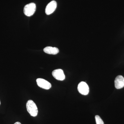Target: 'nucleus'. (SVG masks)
<instances>
[{
    "mask_svg": "<svg viewBox=\"0 0 124 124\" xmlns=\"http://www.w3.org/2000/svg\"><path fill=\"white\" fill-rule=\"evenodd\" d=\"M36 10V5L32 2L26 5L23 9V12L25 15L30 17L33 15Z\"/></svg>",
    "mask_w": 124,
    "mask_h": 124,
    "instance_id": "nucleus-2",
    "label": "nucleus"
},
{
    "mask_svg": "<svg viewBox=\"0 0 124 124\" xmlns=\"http://www.w3.org/2000/svg\"><path fill=\"white\" fill-rule=\"evenodd\" d=\"M95 119L97 124H104L103 121L99 116L98 115L95 116Z\"/></svg>",
    "mask_w": 124,
    "mask_h": 124,
    "instance_id": "nucleus-9",
    "label": "nucleus"
},
{
    "mask_svg": "<svg viewBox=\"0 0 124 124\" xmlns=\"http://www.w3.org/2000/svg\"></svg>",
    "mask_w": 124,
    "mask_h": 124,
    "instance_id": "nucleus-11",
    "label": "nucleus"
},
{
    "mask_svg": "<svg viewBox=\"0 0 124 124\" xmlns=\"http://www.w3.org/2000/svg\"><path fill=\"white\" fill-rule=\"evenodd\" d=\"M44 51L46 53L54 55L57 54L59 52V50L58 48L50 46L45 47L44 49Z\"/></svg>",
    "mask_w": 124,
    "mask_h": 124,
    "instance_id": "nucleus-8",
    "label": "nucleus"
},
{
    "mask_svg": "<svg viewBox=\"0 0 124 124\" xmlns=\"http://www.w3.org/2000/svg\"><path fill=\"white\" fill-rule=\"evenodd\" d=\"M78 90L80 93L84 95H87L89 91L88 85L86 82L84 81L80 82L78 86Z\"/></svg>",
    "mask_w": 124,
    "mask_h": 124,
    "instance_id": "nucleus-3",
    "label": "nucleus"
},
{
    "mask_svg": "<svg viewBox=\"0 0 124 124\" xmlns=\"http://www.w3.org/2000/svg\"><path fill=\"white\" fill-rule=\"evenodd\" d=\"M36 82L38 86L42 89L48 90L51 88V84L44 79L38 78L36 80Z\"/></svg>",
    "mask_w": 124,
    "mask_h": 124,
    "instance_id": "nucleus-4",
    "label": "nucleus"
},
{
    "mask_svg": "<svg viewBox=\"0 0 124 124\" xmlns=\"http://www.w3.org/2000/svg\"><path fill=\"white\" fill-rule=\"evenodd\" d=\"M57 2L53 0L50 2L46 6L45 9V13L47 15H49L55 11L57 8Z\"/></svg>",
    "mask_w": 124,
    "mask_h": 124,
    "instance_id": "nucleus-5",
    "label": "nucleus"
},
{
    "mask_svg": "<svg viewBox=\"0 0 124 124\" xmlns=\"http://www.w3.org/2000/svg\"><path fill=\"white\" fill-rule=\"evenodd\" d=\"M115 86L116 88H122L124 86V78L122 76L119 75L116 77L115 81Z\"/></svg>",
    "mask_w": 124,
    "mask_h": 124,
    "instance_id": "nucleus-7",
    "label": "nucleus"
},
{
    "mask_svg": "<svg viewBox=\"0 0 124 124\" xmlns=\"http://www.w3.org/2000/svg\"><path fill=\"white\" fill-rule=\"evenodd\" d=\"M52 75L54 78L58 80L63 81L65 79V76L62 70L57 69L52 72Z\"/></svg>",
    "mask_w": 124,
    "mask_h": 124,
    "instance_id": "nucleus-6",
    "label": "nucleus"
},
{
    "mask_svg": "<svg viewBox=\"0 0 124 124\" xmlns=\"http://www.w3.org/2000/svg\"><path fill=\"white\" fill-rule=\"evenodd\" d=\"M14 124H22L21 123H20V122H16V123H15Z\"/></svg>",
    "mask_w": 124,
    "mask_h": 124,
    "instance_id": "nucleus-10",
    "label": "nucleus"
},
{
    "mask_svg": "<svg viewBox=\"0 0 124 124\" xmlns=\"http://www.w3.org/2000/svg\"><path fill=\"white\" fill-rule=\"evenodd\" d=\"M27 110L31 116H37L38 113V109L35 103L32 100H30L26 103Z\"/></svg>",
    "mask_w": 124,
    "mask_h": 124,
    "instance_id": "nucleus-1",
    "label": "nucleus"
}]
</instances>
